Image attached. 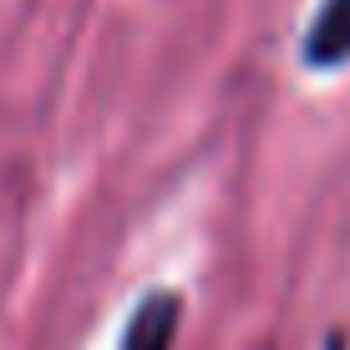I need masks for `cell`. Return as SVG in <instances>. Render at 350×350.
Masks as SVG:
<instances>
[{
    "instance_id": "2",
    "label": "cell",
    "mask_w": 350,
    "mask_h": 350,
    "mask_svg": "<svg viewBox=\"0 0 350 350\" xmlns=\"http://www.w3.org/2000/svg\"><path fill=\"white\" fill-rule=\"evenodd\" d=\"M299 62L310 71L350 66V0H320V10L305 26V41H299Z\"/></svg>"
},
{
    "instance_id": "1",
    "label": "cell",
    "mask_w": 350,
    "mask_h": 350,
    "mask_svg": "<svg viewBox=\"0 0 350 350\" xmlns=\"http://www.w3.org/2000/svg\"><path fill=\"white\" fill-rule=\"evenodd\" d=\"M178 330H183V295L158 284L148 295H137L122 335H117V350H173Z\"/></svg>"
}]
</instances>
